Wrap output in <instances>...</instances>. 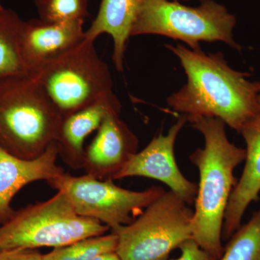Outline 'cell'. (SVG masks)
Wrapping results in <instances>:
<instances>
[{
    "label": "cell",
    "instance_id": "10",
    "mask_svg": "<svg viewBox=\"0 0 260 260\" xmlns=\"http://www.w3.org/2000/svg\"><path fill=\"white\" fill-rule=\"evenodd\" d=\"M109 113L104 118L93 141L85 149L86 174L100 180L114 177L138 152L139 140L120 117Z\"/></svg>",
    "mask_w": 260,
    "mask_h": 260
},
{
    "label": "cell",
    "instance_id": "19",
    "mask_svg": "<svg viewBox=\"0 0 260 260\" xmlns=\"http://www.w3.org/2000/svg\"><path fill=\"white\" fill-rule=\"evenodd\" d=\"M41 19L49 22L84 20L88 0H36Z\"/></svg>",
    "mask_w": 260,
    "mask_h": 260
},
{
    "label": "cell",
    "instance_id": "24",
    "mask_svg": "<svg viewBox=\"0 0 260 260\" xmlns=\"http://www.w3.org/2000/svg\"><path fill=\"white\" fill-rule=\"evenodd\" d=\"M174 1L178 2V1H189V0H174Z\"/></svg>",
    "mask_w": 260,
    "mask_h": 260
},
{
    "label": "cell",
    "instance_id": "21",
    "mask_svg": "<svg viewBox=\"0 0 260 260\" xmlns=\"http://www.w3.org/2000/svg\"><path fill=\"white\" fill-rule=\"evenodd\" d=\"M0 260H42V254L35 249H13L0 251Z\"/></svg>",
    "mask_w": 260,
    "mask_h": 260
},
{
    "label": "cell",
    "instance_id": "8",
    "mask_svg": "<svg viewBox=\"0 0 260 260\" xmlns=\"http://www.w3.org/2000/svg\"><path fill=\"white\" fill-rule=\"evenodd\" d=\"M113 181L100 180L88 174L73 177L64 173L48 184L66 196L78 215L98 220L111 230L133 223L132 215H140L165 192L161 186L130 191L116 186Z\"/></svg>",
    "mask_w": 260,
    "mask_h": 260
},
{
    "label": "cell",
    "instance_id": "7",
    "mask_svg": "<svg viewBox=\"0 0 260 260\" xmlns=\"http://www.w3.org/2000/svg\"><path fill=\"white\" fill-rule=\"evenodd\" d=\"M32 77L45 89L62 117L113 92L110 70L99 57L93 41L85 38Z\"/></svg>",
    "mask_w": 260,
    "mask_h": 260
},
{
    "label": "cell",
    "instance_id": "6",
    "mask_svg": "<svg viewBox=\"0 0 260 260\" xmlns=\"http://www.w3.org/2000/svg\"><path fill=\"white\" fill-rule=\"evenodd\" d=\"M194 210L172 191H165L128 225L112 229L121 260H169V255L192 239Z\"/></svg>",
    "mask_w": 260,
    "mask_h": 260
},
{
    "label": "cell",
    "instance_id": "23",
    "mask_svg": "<svg viewBox=\"0 0 260 260\" xmlns=\"http://www.w3.org/2000/svg\"><path fill=\"white\" fill-rule=\"evenodd\" d=\"M4 9V8H3V5H2L1 3H0V10Z\"/></svg>",
    "mask_w": 260,
    "mask_h": 260
},
{
    "label": "cell",
    "instance_id": "3",
    "mask_svg": "<svg viewBox=\"0 0 260 260\" xmlns=\"http://www.w3.org/2000/svg\"><path fill=\"white\" fill-rule=\"evenodd\" d=\"M62 116L32 76L0 86V147L18 158H39L56 141Z\"/></svg>",
    "mask_w": 260,
    "mask_h": 260
},
{
    "label": "cell",
    "instance_id": "18",
    "mask_svg": "<svg viewBox=\"0 0 260 260\" xmlns=\"http://www.w3.org/2000/svg\"><path fill=\"white\" fill-rule=\"evenodd\" d=\"M218 260H260V210L233 234Z\"/></svg>",
    "mask_w": 260,
    "mask_h": 260
},
{
    "label": "cell",
    "instance_id": "17",
    "mask_svg": "<svg viewBox=\"0 0 260 260\" xmlns=\"http://www.w3.org/2000/svg\"><path fill=\"white\" fill-rule=\"evenodd\" d=\"M116 246L117 237L111 233L109 235L85 238L68 245L54 248L42 255V260H93L104 253L116 251Z\"/></svg>",
    "mask_w": 260,
    "mask_h": 260
},
{
    "label": "cell",
    "instance_id": "14",
    "mask_svg": "<svg viewBox=\"0 0 260 260\" xmlns=\"http://www.w3.org/2000/svg\"><path fill=\"white\" fill-rule=\"evenodd\" d=\"M246 145L245 167L234 187L224 215L222 237L229 239L242 225L246 209L260 193V114L240 132Z\"/></svg>",
    "mask_w": 260,
    "mask_h": 260
},
{
    "label": "cell",
    "instance_id": "13",
    "mask_svg": "<svg viewBox=\"0 0 260 260\" xmlns=\"http://www.w3.org/2000/svg\"><path fill=\"white\" fill-rule=\"evenodd\" d=\"M121 104L111 92L97 102L63 116L56 139L59 156L75 170L83 169L84 141L109 113H121Z\"/></svg>",
    "mask_w": 260,
    "mask_h": 260
},
{
    "label": "cell",
    "instance_id": "11",
    "mask_svg": "<svg viewBox=\"0 0 260 260\" xmlns=\"http://www.w3.org/2000/svg\"><path fill=\"white\" fill-rule=\"evenodd\" d=\"M83 23L84 20L49 22L32 19L24 21L20 48L31 74L83 42L85 38Z\"/></svg>",
    "mask_w": 260,
    "mask_h": 260
},
{
    "label": "cell",
    "instance_id": "15",
    "mask_svg": "<svg viewBox=\"0 0 260 260\" xmlns=\"http://www.w3.org/2000/svg\"><path fill=\"white\" fill-rule=\"evenodd\" d=\"M145 0H102L96 18L85 32V39L95 42L107 34L114 41L112 59L116 70L122 71L126 42Z\"/></svg>",
    "mask_w": 260,
    "mask_h": 260
},
{
    "label": "cell",
    "instance_id": "2",
    "mask_svg": "<svg viewBox=\"0 0 260 260\" xmlns=\"http://www.w3.org/2000/svg\"><path fill=\"white\" fill-rule=\"evenodd\" d=\"M205 138V148L189 158L199 169L200 182L193 215L192 239L215 260L223 255L224 215L237 180L234 169L245 160L246 149L228 139L225 123L218 118L199 117L189 121Z\"/></svg>",
    "mask_w": 260,
    "mask_h": 260
},
{
    "label": "cell",
    "instance_id": "25",
    "mask_svg": "<svg viewBox=\"0 0 260 260\" xmlns=\"http://www.w3.org/2000/svg\"><path fill=\"white\" fill-rule=\"evenodd\" d=\"M258 101H259V106H260V94L259 95V98H258Z\"/></svg>",
    "mask_w": 260,
    "mask_h": 260
},
{
    "label": "cell",
    "instance_id": "5",
    "mask_svg": "<svg viewBox=\"0 0 260 260\" xmlns=\"http://www.w3.org/2000/svg\"><path fill=\"white\" fill-rule=\"evenodd\" d=\"M198 7H188L169 0H145L131 36L156 34L186 43L191 50H200V42H223L241 51L233 30L235 15L213 0H200Z\"/></svg>",
    "mask_w": 260,
    "mask_h": 260
},
{
    "label": "cell",
    "instance_id": "4",
    "mask_svg": "<svg viewBox=\"0 0 260 260\" xmlns=\"http://www.w3.org/2000/svg\"><path fill=\"white\" fill-rule=\"evenodd\" d=\"M110 229L78 215L61 191L50 199L29 205L0 225V251L56 248L78 240L104 235Z\"/></svg>",
    "mask_w": 260,
    "mask_h": 260
},
{
    "label": "cell",
    "instance_id": "12",
    "mask_svg": "<svg viewBox=\"0 0 260 260\" xmlns=\"http://www.w3.org/2000/svg\"><path fill=\"white\" fill-rule=\"evenodd\" d=\"M58 156L56 142L32 160L18 158L0 147V225L14 215L12 200L23 186L39 180L49 183L64 174V169L56 165Z\"/></svg>",
    "mask_w": 260,
    "mask_h": 260
},
{
    "label": "cell",
    "instance_id": "22",
    "mask_svg": "<svg viewBox=\"0 0 260 260\" xmlns=\"http://www.w3.org/2000/svg\"><path fill=\"white\" fill-rule=\"evenodd\" d=\"M93 260H121L119 256L116 254V251L104 253L94 258Z\"/></svg>",
    "mask_w": 260,
    "mask_h": 260
},
{
    "label": "cell",
    "instance_id": "16",
    "mask_svg": "<svg viewBox=\"0 0 260 260\" xmlns=\"http://www.w3.org/2000/svg\"><path fill=\"white\" fill-rule=\"evenodd\" d=\"M24 21L13 10H0V86L32 76L20 48Z\"/></svg>",
    "mask_w": 260,
    "mask_h": 260
},
{
    "label": "cell",
    "instance_id": "9",
    "mask_svg": "<svg viewBox=\"0 0 260 260\" xmlns=\"http://www.w3.org/2000/svg\"><path fill=\"white\" fill-rule=\"evenodd\" d=\"M187 118L182 115L170 128L167 135L160 133L143 150L135 154L114 180L129 177H144L164 182L171 191L186 204H194L198 185L188 180L179 170L175 156L174 145Z\"/></svg>",
    "mask_w": 260,
    "mask_h": 260
},
{
    "label": "cell",
    "instance_id": "1",
    "mask_svg": "<svg viewBox=\"0 0 260 260\" xmlns=\"http://www.w3.org/2000/svg\"><path fill=\"white\" fill-rule=\"evenodd\" d=\"M177 55L187 83L168 98L169 107L186 116L218 118L238 133L260 114V82L248 79L251 74L232 69L222 53L206 54L178 44L166 45Z\"/></svg>",
    "mask_w": 260,
    "mask_h": 260
},
{
    "label": "cell",
    "instance_id": "20",
    "mask_svg": "<svg viewBox=\"0 0 260 260\" xmlns=\"http://www.w3.org/2000/svg\"><path fill=\"white\" fill-rule=\"evenodd\" d=\"M179 248L181 249V256L177 259L169 260H215L193 239L186 241Z\"/></svg>",
    "mask_w": 260,
    "mask_h": 260
}]
</instances>
